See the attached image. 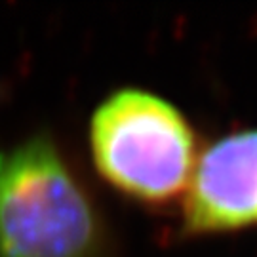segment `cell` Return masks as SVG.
Segmentation results:
<instances>
[{"instance_id": "6da1fadb", "label": "cell", "mask_w": 257, "mask_h": 257, "mask_svg": "<svg viewBox=\"0 0 257 257\" xmlns=\"http://www.w3.org/2000/svg\"><path fill=\"white\" fill-rule=\"evenodd\" d=\"M103 227L54 141L0 153V257H95Z\"/></svg>"}, {"instance_id": "7a4b0ae2", "label": "cell", "mask_w": 257, "mask_h": 257, "mask_svg": "<svg viewBox=\"0 0 257 257\" xmlns=\"http://www.w3.org/2000/svg\"><path fill=\"white\" fill-rule=\"evenodd\" d=\"M93 160L126 193L162 200L191 181L194 138L174 105L141 90H120L99 105L90 128Z\"/></svg>"}, {"instance_id": "3957f363", "label": "cell", "mask_w": 257, "mask_h": 257, "mask_svg": "<svg viewBox=\"0 0 257 257\" xmlns=\"http://www.w3.org/2000/svg\"><path fill=\"white\" fill-rule=\"evenodd\" d=\"M185 221L200 232L257 223V130L227 136L204 153L191 175Z\"/></svg>"}]
</instances>
